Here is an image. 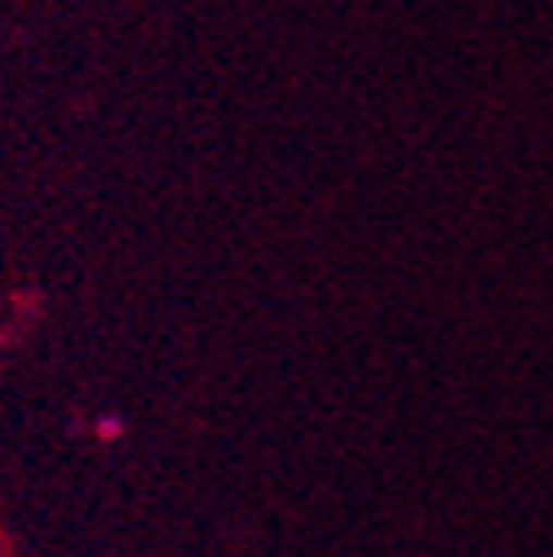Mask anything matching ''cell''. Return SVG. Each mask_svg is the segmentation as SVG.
Here are the masks:
<instances>
[{
  "instance_id": "1",
  "label": "cell",
  "mask_w": 553,
  "mask_h": 557,
  "mask_svg": "<svg viewBox=\"0 0 553 557\" xmlns=\"http://www.w3.org/2000/svg\"><path fill=\"white\" fill-rule=\"evenodd\" d=\"M94 434H98L102 443H111V438H120V434H124V421H120V416H102V421L94 425Z\"/></svg>"
}]
</instances>
